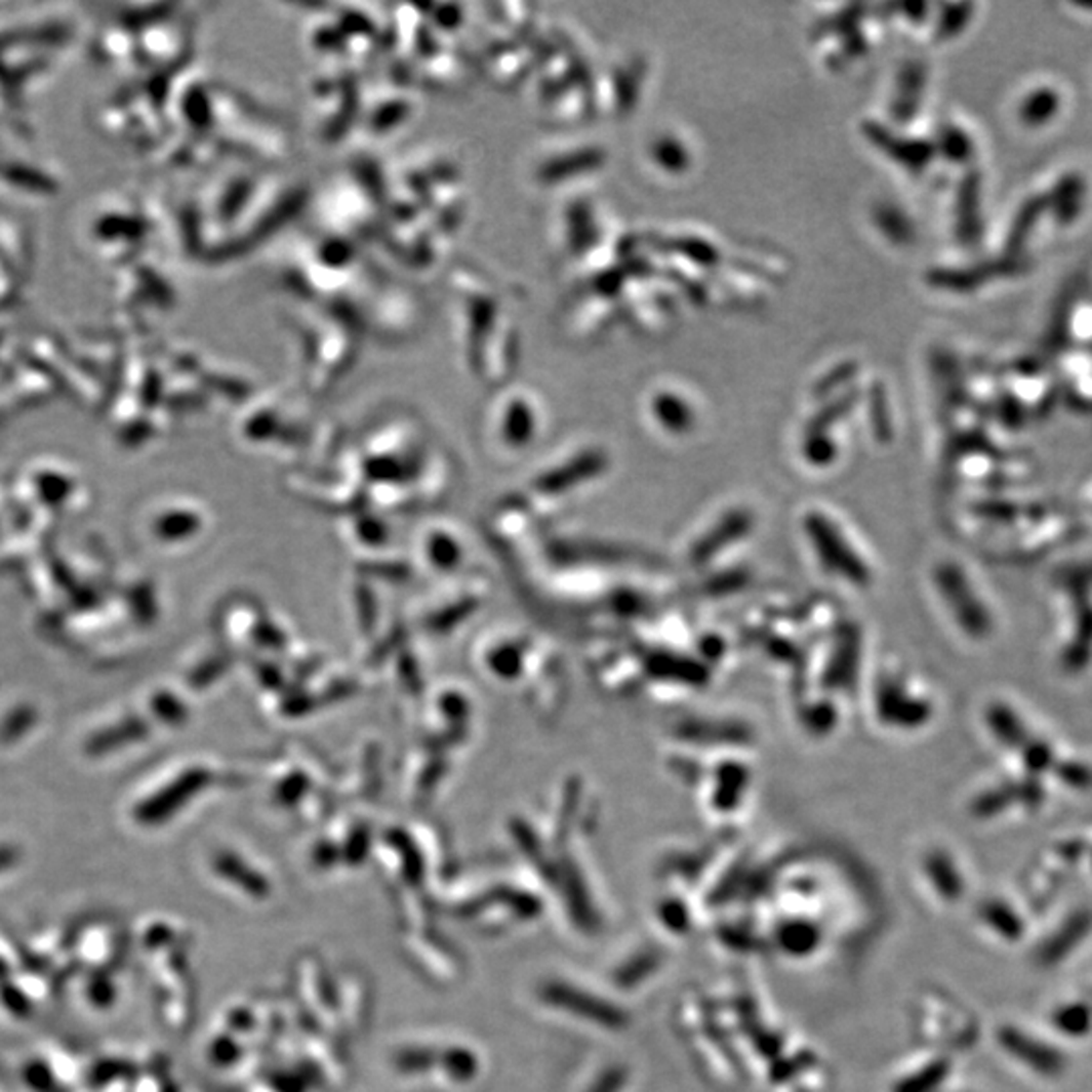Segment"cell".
I'll return each mask as SVG.
<instances>
[]
</instances>
